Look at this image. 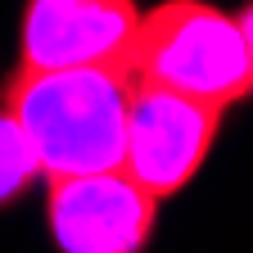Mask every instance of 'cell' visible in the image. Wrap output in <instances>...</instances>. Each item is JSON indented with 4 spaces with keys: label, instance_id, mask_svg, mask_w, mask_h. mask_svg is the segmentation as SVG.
<instances>
[{
    "label": "cell",
    "instance_id": "7a4b0ae2",
    "mask_svg": "<svg viewBox=\"0 0 253 253\" xmlns=\"http://www.w3.org/2000/svg\"><path fill=\"white\" fill-rule=\"evenodd\" d=\"M126 77L172 86L181 95L235 109L253 95L249 50L235 14L208 0H158L145 9L126 54Z\"/></svg>",
    "mask_w": 253,
    "mask_h": 253
},
{
    "label": "cell",
    "instance_id": "8992f818",
    "mask_svg": "<svg viewBox=\"0 0 253 253\" xmlns=\"http://www.w3.org/2000/svg\"><path fill=\"white\" fill-rule=\"evenodd\" d=\"M37 181H45L37 145L27 140V131L0 109V212L14 208Z\"/></svg>",
    "mask_w": 253,
    "mask_h": 253
},
{
    "label": "cell",
    "instance_id": "3957f363",
    "mask_svg": "<svg viewBox=\"0 0 253 253\" xmlns=\"http://www.w3.org/2000/svg\"><path fill=\"white\" fill-rule=\"evenodd\" d=\"M221 118H226V109H217L208 100L131 77L122 168L163 204L176 199L208 163V154L221 136Z\"/></svg>",
    "mask_w": 253,
    "mask_h": 253
},
{
    "label": "cell",
    "instance_id": "5b68a950",
    "mask_svg": "<svg viewBox=\"0 0 253 253\" xmlns=\"http://www.w3.org/2000/svg\"><path fill=\"white\" fill-rule=\"evenodd\" d=\"M140 18V0H23L18 63L27 68L122 63L126 68Z\"/></svg>",
    "mask_w": 253,
    "mask_h": 253
},
{
    "label": "cell",
    "instance_id": "6da1fadb",
    "mask_svg": "<svg viewBox=\"0 0 253 253\" xmlns=\"http://www.w3.org/2000/svg\"><path fill=\"white\" fill-rule=\"evenodd\" d=\"M126 90L131 77L122 63H86V68L14 63L0 82V109L37 145L45 176H73L122 163Z\"/></svg>",
    "mask_w": 253,
    "mask_h": 253
},
{
    "label": "cell",
    "instance_id": "52a82bcc",
    "mask_svg": "<svg viewBox=\"0 0 253 253\" xmlns=\"http://www.w3.org/2000/svg\"><path fill=\"white\" fill-rule=\"evenodd\" d=\"M235 23H240V32H244V50H249V73H253V0H249V5H240Z\"/></svg>",
    "mask_w": 253,
    "mask_h": 253
},
{
    "label": "cell",
    "instance_id": "277c9868",
    "mask_svg": "<svg viewBox=\"0 0 253 253\" xmlns=\"http://www.w3.org/2000/svg\"><path fill=\"white\" fill-rule=\"evenodd\" d=\"M163 199L122 163L45 176V221L63 253H140L158 231Z\"/></svg>",
    "mask_w": 253,
    "mask_h": 253
}]
</instances>
